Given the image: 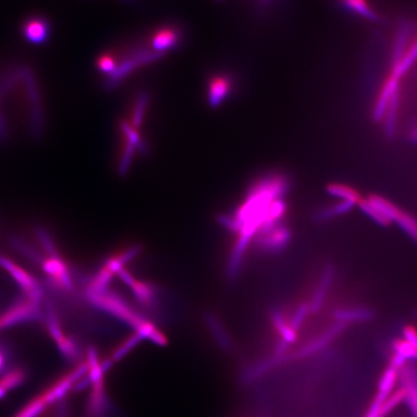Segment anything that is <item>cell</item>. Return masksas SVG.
<instances>
[{
	"label": "cell",
	"instance_id": "1",
	"mask_svg": "<svg viewBox=\"0 0 417 417\" xmlns=\"http://www.w3.org/2000/svg\"><path fill=\"white\" fill-rule=\"evenodd\" d=\"M20 78L23 82L25 98L28 108L30 132L34 137H41L45 127L43 103L39 88L37 77L30 67L20 66Z\"/></svg>",
	"mask_w": 417,
	"mask_h": 417
},
{
	"label": "cell",
	"instance_id": "2",
	"mask_svg": "<svg viewBox=\"0 0 417 417\" xmlns=\"http://www.w3.org/2000/svg\"><path fill=\"white\" fill-rule=\"evenodd\" d=\"M20 33L25 40L33 45H45L52 33L51 20L46 15H28L20 25Z\"/></svg>",
	"mask_w": 417,
	"mask_h": 417
},
{
	"label": "cell",
	"instance_id": "3",
	"mask_svg": "<svg viewBox=\"0 0 417 417\" xmlns=\"http://www.w3.org/2000/svg\"><path fill=\"white\" fill-rule=\"evenodd\" d=\"M335 268L333 265L325 266L320 276L316 290L313 294L311 302H310V311L318 313L324 306L325 299H327L328 291L335 280Z\"/></svg>",
	"mask_w": 417,
	"mask_h": 417
},
{
	"label": "cell",
	"instance_id": "4",
	"mask_svg": "<svg viewBox=\"0 0 417 417\" xmlns=\"http://www.w3.org/2000/svg\"><path fill=\"white\" fill-rule=\"evenodd\" d=\"M336 322L351 324V323H364L374 319L375 312L368 307L354 306L337 309L332 313Z\"/></svg>",
	"mask_w": 417,
	"mask_h": 417
},
{
	"label": "cell",
	"instance_id": "5",
	"mask_svg": "<svg viewBox=\"0 0 417 417\" xmlns=\"http://www.w3.org/2000/svg\"><path fill=\"white\" fill-rule=\"evenodd\" d=\"M75 382L72 379L71 375L67 374L61 379L57 380L56 384L51 385L48 390L44 391L41 396L43 397L48 406L56 405L59 401L63 400L66 398L67 394H69L70 391L73 390Z\"/></svg>",
	"mask_w": 417,
	"mask_h": 417
},
{
	"label": "cell",
	"instance_id": "6",
	"mask_svg": "<svg viewBox=\"0 0 417 417\" xmlns=\"http://www.w3.org/2000/svg\"><path fill=\"white\" fill-rule=\"evenodd\" d=\"M417 60V40L413 45L404 52L402 56L397 59H392V66H391L390 75L401 80L409 72V70L413 67Z\"/></svg>",
	"mask_w": 417,
	"mask_h": 417
},
{
	"label": "cell",
	"instance_id": "7",
	"mask_svg": "<svg viewBox=\"0 0 417 417\" xmlns=\"http://www.w3.org/2000/svg\"><path fill=\"white\" fill-rule=\"evenodd\" d=\"M338 1L341 6L354 14L361 15L364 19L371 22H380V15L373 9L369 0H338Z\"/></svg>",
	"mask_w": 417,
	"mask_h": 417
},
{
	"label": "cell",
	"instance_id": "8",
	"mask_svg": "<svg viewBox=\"0 0 417 417\" xmlns=\"http://www.w3.org/2000/svg\"><path fill=\"white\" fill-rule=\"evenodd\" d=\"M354 202L348 201V200H341L340 202L336 203L332 206H328L320 208L316 213V220L319 223H324V221L332 220L337 216L346 215L350 213L354 208Z\"/></svg>",
	"mask_w": 417,
	"mask_h": 417
},
{
	"label": "cell",
	"instance_id": "9",
	"mask_svg": "<svg viewBox=\"0 0 417 417\" xmlns=\"http://www.w3.org/2000/svg\"><path fill=\"white\" fill-rule=\"evenodd\" d=\"M230 80L225 77L213 78L208 86V101L212 106H218L230 90Z\"/></svg>",
	"mask_w": 417,
	"mask_h": 417
},
{
	"label": "cell",
	"instance_id": "10",
	"mask_svg": "<svg viewBox=\"0 0 417 417\" xmlns=\"http://www.w3.org/2000/svg\"><path fill=\"white\" fill-rule=\"evenodd\" d=\"M366 199L375 208H378L382 215L387 216L391 223H394L396 218L402 212V210L398 206H396L394 203L390 201V200L384 197H380V195L371 194Z\"/></svg>",
	"mask_w": 417,
	"mask_h": 417
},
{
	"label": "cell",
	"instance_id": "11",
	"mask_svg": "<svg viewBox=\"0 0 417 417\" xmlns=\"http://www.w3.org/2000/svg\"><path fill=\"white\" fill-rule=\"evenodd\" d=\"M26 379H27V372L22 367H14V368L5 373L4 376L0 377V385L7 392H9V391L22 387L25 384Z\"/></svg>",
	"mask_w": 417,
	"mask_h": 417
},
{
	"label": "cell",
	"instance_id": "12",
	"mask_svg": "<svg viewBox=\"0 0 417 417\" xmlns=\"http://www.w3.org/2000/svg\"><path fill=\"white\" fill-rule=\"evenodd\" d=\"M327 192L332 197L340 198L341 200H348L358 205L362 199L361 195L354 187L341 184V182H332L327 186Z\"/></svg>",
	"mask_w": 417,
	"mask_h": 417
},
{
	"label": "cell",
	"instance_id": "13",
	"mask_svg": "<svg viewBox=\"0 0 417 417\" xmlns=\"http://www.w3.org/2000/svg\"><path fill=\"white\" fill-rule=\"evenodd\" d=\"M394 223L417 244V218L411 213L401 212Z\"/></svg>",
	"mask_w": 417,
	"mask_h": 417
},
{
	"label": "cell",
	"instance_id": "14",
	"mask_svg": "<svg viewBox=\"0 0 417 417\" xmlns=\"http://www.w3.org/2000/svg\"><path fill=\"white\" fill-rule=\"evenodd\" d=\"M46 408H48V404L45 402V400L40 394L37 397L32 399L14 417H39L44 413Z\"/></svg>",
	"mask_w": 417,
	"mask_h": 417
},
{
	"label": "cell",
	"instance_id": "15",
	"mask_svg": "<svg viewBox=\"0 0 417 417\" xmlns=\"http://www.w3.org/2000/svg\"><path fill=\"white\" fill-rule=\"evenodd\" d=\"M358 206L365 215L369 216L373 221H375V223L379 224V225L387 228V226H390L391 224H392V223L388 220L387 216L382 215V213H380L378 208H375L368 200L362 198L361 201L359 202Z\"/></svg>",
	"mask_w": 417,
	"mask_h": 417
},
{
	"label": "cell",
	"instance_id": "16",
	"mask_svg": "<svg viewBox=\"0 0 417 417\" xmlns=\"http://www.w3.org/2000/svg\"><path fill=\"white\" fill-rule=\"evenodd\" d=\"M177 41L176 34L172 30H163L156 33L154 37L153 46L156 51H164L175 45Z\"/></svg>",
	"mask_w": 417,
	"mask_h": 417
},
{
	"label": "cell",
	"instance_id": "17",
	"mask_svg": "<svg viewBox=\"0 0 417 417\" xmlns=\"http://www.w3.org/2000/svg\"><path fill=\"white\" fill-rule=\"evenodd\" d=\"M410 137L413 142L417 143V125L411 130Z\"/></svg>",
	"mask_w": 417,
	"mask_h": 417
},
{
	"label": "cell",
	"instance_id": "18",
	"mask_svg": "<svg viewBox=\"0 0 417 417\" xmlns=\"http://www.w3.org/2000/svg\"><path fill=\"white\" fill-rule=\"evenodd\" d=\"M7 395V391L4 390V387L0 385V400L5 398V396Z\"/></svg>",
	"mask_w": 417,
	"mask_h": 417
},
{
	"label": "cell",
	"instance_id": "19",
	"mask_svg": "<svg viewBox=\"0 0 417 417\" xmlns=\"http://www.w3.org/2000/svg\"><path fill=\"white\" fill-rule=\"evenodd\" d=\"M261 1L268 2L270 1V0H261Z\"/></svg>",
	"mask_w": 417,
	"mask_h": 417
}]
</instances>
